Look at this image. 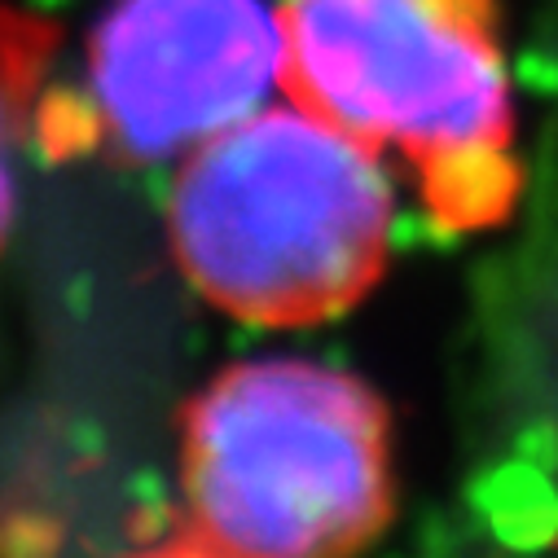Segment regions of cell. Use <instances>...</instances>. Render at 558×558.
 <instances>
[{"instance_id": "1", "label": "cell", "mask_w": 558, "mask_h": 558, "mask_svg": "<svg viewBox=\"0 0 558 558\" xmlns=\"http://www.w3.org/2000/svg\"><path fill=\"white\" fill-rule=\"evenodd\" d=\"M396 185L387 155L277 97L181 159L168 233L185 282L251 326H317L387 272Z\"/></svg>"}, {"instance_id": "2", "label": "cell", "mask_w": 558, "mask_h": 558, "mask_svg": "<svg viewBox=\"0 0 558 558\" xmlns=\"http://www.w3.org/2000/svg\"><path fill=\"white\" fill-rule=\"evenodd\" d=\"M287 97L396 155L449 233L523 190L497 0H282Z\"/></svg>"}, {"instance_id": "3", "label": "cell", "mask_w": 558, "mask_h": 558, "mask_svg": "<svg viewBox=\"0 0 558 558\" xmlns=\"http://www.w3.org/2000/svg\"><path fill=\"white\" fill-rule=\"evenodd\" d=\"M181 493L211 558H356L396 506L387 404L322 361H238L185 404Z\"/></svg>"}, {"instance_id": "4", "label": "cell", "mask_w": 558, "mask_h": 558, "mask_svg": "<svg viewBox=\"0 0 558 558\" xmlns=\"http://www.w3.org/2000/svg\"><path fill=\"white\" fill-rule=\"evenodd\" d=\"M287 93L282 14L264 0H106L88 114L123 159H185Z\"/></svg>"}, {"instance_id": "5", "label": "cell", "mask_w": 558, "mask_h": 558, "mask_svg": "<svg viewBox=\"0 0 558 558\" xmlns=\"http://www.w3.org/2000/svg\"><path fill=\"white\" fill-rule=\"evenodd\" d=\"M58 53V27L40 14L0 5V246H5L14 198H19V163L40 114V88L49 62Z\"/></svg>"}]
</instances>
